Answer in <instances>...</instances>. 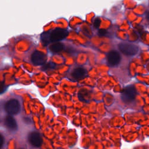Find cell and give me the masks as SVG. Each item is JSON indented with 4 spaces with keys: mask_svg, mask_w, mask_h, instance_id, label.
<instances>
[{
    "mask_svg": "<svg viewBox=\"0 0 149 149\" xmlns=\"http://www.w3.org/2000/svg\"><path fill=\"white\" fill-rule=\"evenodd\" d=\"M136 93V90L134 86H127L122 91L121 98L124 102L130 103L135 99Z\"/></svg>",
    "mask_w": 149,
    "mask_h": 149,
    "instance_id": "1",
    "label": "cell"
},
{
    "mask_svg": "<svg viewBox=\"0 0 149 149\" xmlns=\"http://www.w3.org/2000/svg\"><path fill=\"white\" fill-rule=\"evenodd\" d=\"M118 47L122 54L128 56L134 55L139 51L138 47L130 42H121L119 44Z\"/></svg>",
    "mask_w": 149,
    "mask_h": 149,
    "instance_id": "2",
    "label": "cell"
},
{
    "mask_svg": "<svg viewBox=\"0 0 149 149\" xmlns=\"http://www.w3.org/2000/svg\"><path fill=\"white\" fill-rule=\"evenodd\" d=\"M68 35V31L62 28H56L51 31V42H55L65 39Z\"/></svg>",
    "mask_w": 149,
    "mask_h": 149,
    "instance_id": "3",
    "label": "cell"
},
{
    "mask_svg": "<svg viewBox=\"0 0 149 149\" xmlns=\"http://www.w3.org/2000/svg\"><path fill=\"white\" fill-rule=\"evenodd\" d=\"M5 109L6 112L10 115L17 114L20 111V104L17 100H10L6 102Z\"/></svg>",
    "mask_w": 149,
    "mask_h": 149,
    "instance_id": "4",
    "label": "cell"
},
{
    "mask_svg": "<svg viewBox=\"0 0 149 149\" xmlns=\"http://www.w3.org/2000/svg\"><path fill=\"white\" fill-rule=\"evenodd\" d=\"M121 59L120 54L116 50H112L107 55V62L110 66L118 65Z\"/></svg>",
    "mask_w": 149,
    "mask_h": 149,
    "instance_id": "5",
    "label": "cell"
},
{
    "mask_svg": "<svg viewBox=\"0 0 149 149\" xmlns=\"http://www.w3.org/2000/svg\"><path fill=\"white\" fill-rule=\"evenodd\" d=\"M31 59L32 62L36 65H43L46 60V55L41 51H35L31 55Z\"/></svg>",
    "mask_w": 149,
    "mask_h": 149,
    "instance_id": "6",
    "label": "cell"
},
{
    "mask_svg": "<svg viewBox=\"0 0 149 149\" xmlns=\"http://www.w3.org/2000/svg\"><path fill=\"white\" fill-rule=\"evenodd\" d=\"M29 140L30 144L36 147H40L42 142V138L40 134L35 132H33L29 134Z\"/></svg>",
    "mask_w": 149,
    "mask_h": 149,
    "instance_id": "7",
    "label": "cell"
},
{
    "mask_svg": "<svg viewBox=\"0 0 149 149\" xmlns=\"http://www.w3.org/2000/svg\"><path fill=\"white\" fill-rule=\"evenodd\" d=\"M5 123L8 128L12 130H15L17 129L16 122L14 118L11 115H8L5 118Z\"/></svg>",
    "mask_w": 149,
    "mask_h": 149,
    "instance_id": "8",
    "label": "cell"
},
{
    "mask_svg": "<svg viewBox=\"0 0 149 149\" xmlns=\"http://www.w3.org/2000/svg\"><path fill=\"white\" fill-rule=\"evenodd\" d=\"M86 70L82 68H77L75 69L72 72V76L77 80L84 78L86 75Z\"/></svg>",
    "mask_w": 149,
    "mask_h": 149,
    "instance_id": "9",
    "label": "cell"
},
{
    "mask_svg": "<svg viewBox=\"0 0 149 149\" xmlns=\"http://www.w3.org/2000/svg\"><path fill=\"white\" fill-rule=\"evenodd\" d=\"M64 48V45L61 42H55L49 47V49L54 53H57L61 51Z\"/></svg>",
    "mask_w": 149,
    "mask_h": 149,
    "instance_id": "10",
    "label": "cell"
},
{
    "mask_svg": "<svg viewBox=\"0 0 149 149\" xmlns=\"http://www.w3.org/2000/svg\"><path fill=\"white\" fill-rule=\"evenodd\" d=\"M50 33H51L50 31H47L43 32L41 34V40L44 45H47L49 42H51Z\"/></svg>",
    "mask_w": 149,
    "mask_h": 149,
    "instance_id": "11",
    "label": "cell"
},
{
    "mask_svg": "<svg viewBox=\"0 0 149 149\" xmlns=\"http://www.w3.org/2000/svg\"><path fill=\"white\" fill-rule=\"evenodd\" d=\"M100 23H101V20L100 19V18L95 19V20L94 21V27L98 28L100 25Z\"/></svg>",
    "mask_w": 149,
    "mask_h": 149,
    "instance_id": "12",
    "label": "cell"
},
{
    "mask_svg": "<svg viewBox=\"0 0 149 149\" xmlns=\"http://www.w3.org/2000/svg\"><path fill=\"white\" fill-rule=\"evenodd\" d=\"M98 33L100 36H104L107 34V31L105 29H100L98 31Z\"/></svg>",
    "mask_w": 149,
    "mask_h": 149,
    "instance_id": "13",
    "label": "cell"
},
{
    "mask_svg": "<svg viewBox=\"0 0 149 149\" xmlns=\"http://www.w3.org/2000/svg\"><path fill=\"white\" fill-rule=\"evenodd\" d=\"M3 141H4V139L3 136L0 134V148L2 147L3 144Z\"/></svg>",
    "mask_w": 149,
    "mask_h": 149,
    "instance_id": "14",
    "label": "cell"
},
{
    "mask_svg": "<svg viewBox=\"0 0 149 149\" xmlns=\"http://www.w3.org/2000/svg\"><path fill=\"white\" fill-rule=\"evenodd\" d=\"M2 83L0 82V91H2Z\"/></svg>",
    "mask_w": 149,
    "mask_h": 149,
    "instance_id": "15",
    "label": "cell"
},
{
    "mask_svg": "<svg viewBox=\"0 0 149 149\" xmlns=\"http://www.w3.org/2000/svg\"><path fill=\"white\" fill-rule=\"evenodd\" d=\"M147 19L148 20V21H149V12L147 13Z\"/></svg>",
    "mask_w": 149,
    "mask_h": 149,
    "instance_id": "16",
    "label": "cell"
}]
</instances>
